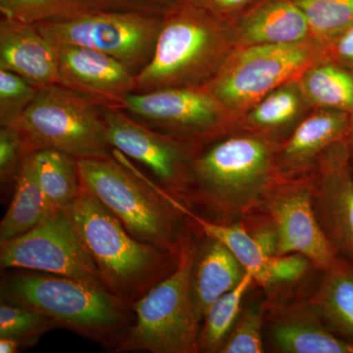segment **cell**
<instances>
[{
  "label": "cell",
  "instance_id": "obj_1",
  "mask_svg": "<svg viewBox=\"0 0 353 353\" xmlns=\"http://www.w3.org/2000/svg\"><path fill=\"white\" fill-rule=\"evenodd\" d=\"M278 146L270 139L246 131L209 141L192 157L175 196L223 218L248 214L264 204L280 180L275 165Z\"/></svg>",
  "mask_w": 353,
  "mask_h": 353
},
{
  "label": "cell",
  "instance_id": "obj_34",
  "mask_svg": "<svg viewBox=\"0 0 353 353\" xmlns=\"http://www.w3.org/2000/svg\"><path fill=\"white\" fill-rule=\"evenodd\" d=\"M176 3L194 7L215 19L233 25L265 0H175Z\"/></svg>",
  "mask_w": 353,
  "mask_h": 353
},
{
  "label": "cell",
  "instance_id": "obj_36",
  "mask_svg": "<svg viewBox=\"0 0 353 353\" xmlns=\"http://www.w3.org/2000/svg\"><path fill=\"white\" fill-rule=\"evenodd\" d=\"M104 9L138 11L165 15L176 6L175 0H97Z\"/></svg>",
  "mask_w": 353,
  "mask_h": 353
},
{
  "label": "cell",
  "instance_id": "obj_39",
  "mask_svg": "<svg viewBox=\"0 0 353 353\" xmlns=\"http://www.w3.org/2000/svg\"><path fill=\"white\" fill-rule=\"evenodd\" d=\"M23 343L20 341L12 338H0V352L16 353L19 352L21 345Z\"/></svg>",
  "mask_w": 353,
  "mask_h": 353
},
{
  "label": "cell",
  "instance_id": "obj_37",
  "mask_svg": "<svg viewBox=\"0 0 353 353\" xmlns=\"http://www.w3.org/2000/svg\"><path fill=\"white\" fill-rule=\"evenodd\" d=\"M327 59L353 73V25L326 43Z\"/></svg>",
  "mask_w": 353,
  "mask_h": 353
},
{
  "label": "cell",
  "instance_id": "obj_5",
  "mask_svg": "<svg viewBox=\"0 0 353 353\" xmlns=\"http://www.w3.org/2000/svg\"><path fill=\"white\" fill-rule=\"evenodd\" d=\"M2 301L38 310L90 338L117 333L125 322V301L109 290L43 272L15 273L4 279Z\"/></svg>",
  "mask_w": 353,
  "mask_h": 353
},
{
  "label": "cell",
  "instance_id": "obj_33",
  "mask_svg": "<svg viewBox=\"0 0 353 353\" xmlns=\"http://www.w3.org/2000/svg\"><path fill=\"white\" fill-rule=\"evenodd\" d=\"M24 141L17 128H0V179L2 185L15 182L26 157Z\"/></svg>",
  "mask_w": 353,
  "mask_h": 353
},
{
  "label": "cell",
  "instance_id": "obj_14",
  "mask_svg": "<svg viewBox=\"0 0 353 353\" xmlns=\"http://www.w3.org/2000/svg\"><path fill=\"white\" fill-rule=\"evenodd\" d=\"M316 214L338 256L353 265V167L348 139L330 146L310 173Z\"/></svg>",
  "mask_w": 353,
  "mask_h": 353
},
{
  "label": "cell",
  "instance_id": "obj_38",
  "mask_svg": "<svg viewBox=\"0 0 353 353\" xmlns=\"http://www.w3.org/2000/svg\"><path fill=\"white\" fill-rule=\"evenodd\" d=\"M248 232L267 257L277 256L279 236L277 229L272 221L270 224L259 225Z\"/></svg>",
  "mask_w": 353,
  "mask_h": 353
},
{
  "label": "cell",
  "instance_id": "obj_10",
  "mask_svg": "<svg viewBox=\"0 0 353 353\" xmlns=\"http://www.w3.org/2000/svg\"><path fill=\"white\" fill-rule=\"evenodd\" d=\"M0 265L2 270L43 272L106 289L69 209H57L27 233L0 243Z\"/></svg>",
  "mask_w": 353,
  "mask_h": 353
},
{
  "label": "cell",
  "instance_id": "obj_6",
  "mask_svg": "<svg viewBox=\"0 0 353 353\" xmlns=\"http://www.w3.org/2000/svg\"><path fill=\"white\" fill-rule=\"evenodd\" d=\"M13 127L22 134L27 154L55 148L77 159L112 155L103 108L60 85L39 90Z\"/></svg>",
  "mask_w": 353,
  "mask_h": 353
},
{
  "label": "cell",
  "instance_id": "obj_15",
  "mask_svg": "<svg viewBox=\"0 0 353 353\" xmlns=\"http://www.w3.org/2000/svg\"><path fill=\"white\" fill-rule=\"evenodd\" d=\"M53 46L58 85L94 99L102 108L123 109L128 95L136 92V75L113 57L83 46Z\"/></svg>",
  "mask_w": 353,
  "mask_h": 353
},
{
  "label": "cell",
  "instance_id": "obj_2",
  "mask_svg": "<svg viewBox=\"0 0 353 353\" xmlns=\"http://www.w3.org/2000/svg\"><path fill=\"white\" fill-rule=\"evenodd\" d=\"M236 50L231 25L176 3L163 16L152 60L136 76V92L205 88Z\"/></svg>",
  "mask_w": 353,
  "mask_h": 353
},
{
  "label": "cell",
  "instance_id": "obj_35",
  "mask_svg": "<svg viewBox=\"0 0 353 353\" xmlns=\"http://www.w3.org/2000/svg\"><path fill=\"white\" fill-rule=\"evenodd\" d=\"M308 261L303 255L296 253L271 257L267 267L265 289L296 282L307 269Z\"/></svg>",
  "mask_w": 353,
  "mask_h": 353
},
{
  "label": "cell",
  "instance_id": "obj_31",
  "mask_svg": "<svg viewBox=\"0 0 353 353\" xmlns=\"http://www.w3.org/2000/svg\"><path fill=\"white\" fill-rule=\"evenodd\" d=\"M263 308L259 301L250 303L234 324L220 352H263Z\"/></svg>",
  "mask_w": 353,
  "mask_h": 353
},
{
  "label": "cell",
  "instance_id": "obj_29",
  "mask_svg": "<svg viewBox=\"0 0 353 353\" xmlns=\"http://www.w3.org/2000/svg\"><path fill=\"white\" fill-rule=\"evenodd\" d=\"M305 14L313 37L327 43L353 25V0H294Z\"/></svg>",
  "mask_w": 353,
  "mask_h": 353
},
{
  "label": "cell",
  "instance_id": "obj_17",
  "mask_svg": "<svg viewBox=\"0 0 353 353\" xmlns=\"http://www.w3.org/2000/svg\"><path fill=\"white\" fill-rule=\"evenodd\" d=\"M0 69L20 76L39 90L58 85L54 46L34 24L1 17Z\"/></svg>",
  "mask_w": 353,
  "mask_h": 353
},
{
  "label": "cell",
  "instance_id": "obj_12",
  "mask_svg": "<svg viewBox=\"0 0 353 353\" xmlns=\"http://www.w3.org/2000/svg\"><path fill=\"white\" fill-rule=\"evenodd\" d=\"M264 205L277 229L278 255H303L323 271L336 261L338 254L316 214L311 176L280 179Z\"/></svg>",
  "mask_w": 353,
  "mask_h": 353
},
{
  "label": "cell",
  "instance_id": "obj_7",
  "mask_svg": "<svg viewBox=\"0 0 353 353\" xmlns=\"http://www.w3.org/2000/svg\"><path fill=\"white\" fill-rule=\"evenodd\" d=\"M196 245L185 243L166 278L134 304L136 324L120 341L119 350L152 353L199 352V325L192 297L190 275Z\"/></svg>",
  "mask_w": 353,
  "mask_h": 353
},
{
  "label": "cell",
  "instance_id": "obj_28",
  "mask_svg": "<svg viewBox=\"0 0 353 353\" xmlns=\"http://www.w3.org/2000/svg\"><path fill=\"white\" fill-rule=\"evenodd\" d=\"M103 9L97 0H0L1 17L29 24L67 19Z\"/></svg>",
  "mask_w": 353,
  "mask_h": 353
},
{
  "label": "cell",
  "instance_id": "obj_11",
  "mask_svg": "<svg viewBox=\"0 0 353 353\" xmlns=\"http://www.w3.org/2000/svg\"><path fill=\"white\" fill-rule=\"evenodd\" d=\"M123 109L146 126L196 145L239 131L238 120L206 88L132 92Z\"/></svg>",
  "mask_w": 353,
  "mask_h": 353
},
{
  "label": "cell",
  "instance_id": "obj_3",
  "mask_svg": "<svg viewBox=\"0 0 353 353\" xmlns=\"http://www.w3.org/2000/svg\"><path fill=\"white\" fill-rule=\"evenodd\" d=\"M83 189L94 194L137 240L179 255L189 243L182 213L139 173L122 152L77 159Z\"/></svg>",
  "mask_w": 353,
  "mask_h": 353
},
{
  "label": "cell",
  "instance_id": "obj_21",
  "mask_svg": "<svg viewBox=\"0 0 353 353\" xmlns=\"http://www.w3.org/2000/svg\"><path fill=\"white\" fill-rule=\"evenodd\" d=\"M273 347L285 353H353V343L336 336L314 309H282L269 328Z\"/></svg>",
  "mask_w": 353,
  "mask_h": 353
},
{
  "label": "cell",
  "instance_id": "obj_9",
  "mask_svg": "<svg viewBox=\"0 0 353 353\" xmlns=\"http://www.w3.org/2000/svg\"><path fill=\"white\" fill-rule=\"evenodd\" d=\"M162 23L158 14L103 9L34 25L51 43L101 51L137 76L152 60Z\"/></svg>",
  "mask_w": 353,
  "mask_h": 353
},
{
  "label": "cell",
  "instance_id": "obj_20",
  "mask_svg": "<svg viewBox=\"0 0 353 353\" xmlns=\"http://www.w3.org/2000/svg\"><path fill=\"white\" fill-rule=\"evenodd\" d=\"M313 109L299 78L294 79L248 109L239 119V131L254 132L280 145Z\"/></svg>",
  "mask_w": 353,
  "mask_h": 353
},
{
  "label": "cell",
  "instance_id": "obj_40",
  "mask_svg": "<svg viewBox=\"0 0 353 353\" xmlns=\"http://www.w3.org/2000/svg\"><path fill=\"white\" fill-rule=\"evenodd\" d=\"M348 141L350 143L353 145V113L350 115V138H348Z\"/></svg>",
  "mask_w": 353,
  "mask_h": 353
},
{
  "label": "cell",
  "instance_id": "obj_25",
  "mask_svg": "<svg viewBox=\"0 0 353 353\" xmlns=\"http://www.w3.org/2000/svg\"><path fill=\"white\" fill-rule=\"evenodd\" d=\"M299 81L313 108L353 113L352 72L326 58L308 67Z\"/></svg>",
  "mask_w": 353,
  "mask_h": 353
},
{
  "label": "cell",
  "instance_id": "obj_32",
  "mask_svg": "<svg viewBox=\"0 0 353 353\" xmlns=\"http://www.w3.org/2000/svg\"><path fill=\"white\" fill-rule=\"evenodd\" d=\"M39 90L12 72L0 69V126H13Z\"/></svg>",
  "mask_w": 353,
  "mask_h": 353
},
{
  "label": "cell",
  "instance_id": "obj_8",
  "mask_svg": "<svg viewBox=\"0 0 353 353\" xmlns=\"http://www.w3.org/2000/svg\"><path fill=\"white\" fill-rule=\"evenodd\" d=\"M326 58V43L317 39L236 48L205 88L239 123L265 95L299 78L311 65Z\"/></svg>",
  "mask_w": 353,
  "mask_h": 353
},
{
  "label": "cell",
  "instance_id": "obj_18",
  "mask_svg": "<svg viewBox=\"0 0 353 353\" xmlns=\"http://www.w3.org/2000/svg\"><path fill=\"white\" fill-rule=\"evenodd\" d=\"M231 31L236 48L315 39L294 0H265L231 25Z\"/></svg>",
  "mask_w": 353,
  "mask_h": 353
},
{
  "label": "cell",
  "instance_id": "obj_16",
  "mask_svg": "<svg viewBox=\"0 0 353 353\" xmlns=\"http://www.w3.org/2000/svg\"><path fill=\"white\" fill-rule=\"evenodd\" d=\"M350 114L333 109L314 108L276 152V171L280 179L310 174L330 146L350 138Z\"/></svg>",
  "mask_w": 353,
  "mask_h": 353
},
{
  "label": "cell",
  "instance_id": "obj_22",
  "mask_svg": "<svg viewBox=\"0 0 353 353\" xmlns=\"http://www.w3.org/2000/svg\"><path fill=\"white\" fill-rule=\"evenodd\" d=\"M139 173L141 176L154 188L169 203L182 213L185 218L196 223V226L201 228L206 236H211L215 240L219 241L223 245L229 248L234 253L245 270L250 272L254 276V280L262 287L265 288L267 281V267L271 257H267L260 250L259 246L253 240L252 234L248 230L241 225L219 224L213 221L205 219L202 216L190 210L187 205L179 201L175 196L165 190L163 187L153 182L139 169Z\"/></svg>",
  "mask_w": 353,
  "mask_h": 353
},
{
  "label": "cell",
  "instance_id": "obj_23",
  "mask_svg": "<svg viewBox=\"0 0 353 353\" xmlns=\"http://www.w3.org/2000/svg\"><path fill=\"white\" fill-rule=\"evenodd\" d=\"M324 272L312 308L332 332L353 343V265L339 256Z\"/></svg>",
  "mask_w": 353,
  "mask_h": 353
},
{
  "label": "cell",
  "instance_id": "obj_24",
  "mask_svg": "<svg viewBox=\"0 0 353 353\" xmlns=\"http://www.w3.org/2000/svg\"><path fill=\"white\" fill-rule=\"evenodd\" d=\"M39 185L31 153L26 154L14 182V194L0 223V243L27 233L54 211Z\"/></svg>",
  "mask_w": 353,
  "mask_h": 353
},
{
  "label": "cell",
  "instance_id": "obj_13",
  "mask_svg": "<svg viewBox=\"0 0 353 353\" xmlns=\"http://www.w3.org/2000/svg\"><path fill=\"white\" fill-rule=\"evenodd\" d=\"M103 115L113 150L143 164L161 187L176 196L201 145L158 132L122 108H103Z\"/></svg>",
  "mask_w": 353,
  "mask_h": 353
},
{
  "label": "cell",
  "instance_id": "obj_41",
  "mask_svg": "<svg viewBox=\"0 0 353 353\" xmlns=\"http://www.w3.org/2000/svg\"><path fill=\"white\" fill-rule=\"evenodd\" d=\"M350 150H352V163L353 167V145L352 143H350Z\"/></svg>",
  "mask_w": 353,
  "mask_h": 353
},
{
  "label": "cell",
  "instance_id": "obj_19",
  "mask_svg": "<svg viewBox=\"0 0 353 353\" xmlns=\"http://www.w3.org/2000/svg\"><path fill=\"white\" fill-rule=\"evenodd\" d=\"M204 236L201 245L196 246L190 275V297L199 323L209 306L240 284L248 272L229 248Z\"/></svg>",
  "mask_w": 353,
  "mask_h": 353
},
{
  "label": "cell",
  "instance_id": "obj_27",
  "mask_svg": "<svg viewBox=\"0 0 353 353\" xmlns=\"http://www.w3.org/2000/svg\"><path fill=\"white\" fill-rule=\"evenodd\" d=\"M254 276L246 272L240 284L223 294L209 306L199 332V352H220L236 324L245 292L254 282Z\"/></svg>",
  "mask_w": 353,
  "mask_h": 353
},
{
  "label": "cell",
  "instance_id": "obj_4",
  "mask_svg": "<svg viewBox=\"0 0 353 353\" xmlns=\"http://www.w3.org/2000/svg\"><path fill=\"white\" fill-rule=\"evenodd\" d=\"M106 289L125 303L166 278L179 255L137 240L121 221L85 189L69 208Z\"/></svg>",
  "mask_w": 353,
  "mask_h": 353
},
{
  "label": "cell",
  "instance_id": "obj_30",
  "mask_svg": "<svg viewBox=\"0 0 353 353\" xmlns=\"http://www.w3.org/2000/svg\"><path fill=\"white\" fill-rule=\"evenodd\" d=\"M55 326L58 324L54 320L34 309L6 301L0 305V338L36 343L41 334Z\"/></svg>",
  "mask_w": 353,
  "mask_h": 353
},
{
  "label": "cell",
  "instance_id": "obj_26",
  "mask_svg": "<svg viewBox=\"0 0 353 353\" xmlns=\"http://www.w3.org/2000/svg\"><path fill=\"white\" fill-rule=\"evenodd\" d=\"M30 153L39 185L51 208L55 210L71 208L82 190L77 158L55 148Z\"/></svg>",
  "mask_w": 353,
  "mask_h": 353
}]
</instances>
